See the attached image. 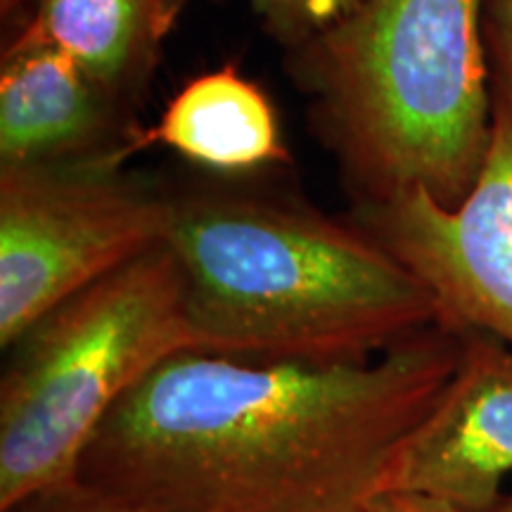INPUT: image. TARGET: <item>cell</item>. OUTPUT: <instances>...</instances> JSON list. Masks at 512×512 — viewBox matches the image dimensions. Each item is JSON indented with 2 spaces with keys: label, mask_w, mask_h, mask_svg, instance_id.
Returning <instances> with one entry per match:
<instances>
[{
  "label": "cell",
  "mask_w": 512,
  "mask_h": 512,
  "mask_svg": "<svg viewBox=\"0 0 512 512\" xmlns=\"http://www.w3.org/2000/svg\"><path fill=\"white\" fill-rule=\"evenodd\" d=\"M280 36H316L354 8L356 0H249Z\"/></svg>",
  "instance_id": "obj_11"
},
{
  "label": "cell",
  "mask_w": 512,
  "mask_h": 512,
  "mask_svg": "<svg viewBox=\"0 0 512 512\" xmlns=\"http://www.w3.org/2000/svg\"><path fill=\"white\" fill-rule=\"evenodd\" d=\"M361 512H465L434 496L408 491H377L363 503Z\"/></svg>",
  "instance_id": "obj_13"
},
{
  "label": "cell",
  "mask_w": 512,
  "mask_h": 512,
  "mask_svg": "<svg viewBox=\"0 0 512 512\" xmlns=\"http://www.w3.org/2000/svg\"><path fill=\"white\" fill-rule=\"evenodd\" d=\"M0 377V512L76 479L112 408L166 358L192 351L185 280L152 247L36 320Z\"/></svg>",
  "instance_id": "obj_4"
},
{
  "label": "cell",
  "mask_w": 512,
  "mask_h": 512,
  "mask_svg": "<svg viewBox=\"0 0 512 512\" xmlns=\"http://www.w3.org/2000/svg\"><path fill=\"white\" fill-rule=\"evenodd\" d=\"M358 226L430 287L446 325L512 349V88L498 95L482 171L456 207L408 190L363 202Z\"/></svg>",
  "instance_id": "obj_6"
},
{
  "label": "cell",
  "mask_w": 512,
  "mask_h": 512,
  "mask_svg": "<svg viewBox=\"0 0 512 512\" xmlns=\"http://www.w3.org/2000/svg\"><path fill=\"white\" fill-rule=\"evenodd\" d=\"M482 0H361L313 36L306 72L332 143L382 202L425 190L456 207L494 128Z\"/></svg>",
  "instance_id": "obj_3"
},
{
  "label": "cell",
  "mask_w": 512,
  "mask_h": 512,
  "mask_svg": "<svg viewBox=\"0 0 512 512\" xmlns=\"http://www.w3.org/2000/svg\"><path fill=\"white\" fill-rule=\"evenodd\" d=\"M110 98L72 57L15 38L0 69V164L53 166L100 157Z\"/></svg>",
  "instance_id": "obj_8"
},
{
  "label": "cell",
  "mask_w": 512,
  "mask_h": 512,
  "mask_svg": "<svg viewBox=\"0 0 512 512\" xmlns=\"http://www.w3.org/2000/svg\"><path fill=\"white\" fill-rule=\"evenodd\" d=\"M171 200L102 157L0 169V347L166 242Z\"/></svg>",
  "instance_id": "obj_5"
},
{
  "label": "cell",
  "mask_w": 512,
  "mask_h": 512,
  "mask_svg": "<svg viewBox=\"0 0 512 512\" xmlns=\"http://www.w3.org/2000/svg\"><path fill=\"white\" fill-rule=\"evenodd\" d=\"M5 512H138L128 508L117 498L102 494L93 486L72 479V482L53 486V489L41 491V494L17 503L15 508Z\"/></svg>",
  "instance_id": "obj_12"
},
{
  "label": "cell",
  "mask_w": 512,
  "mask_h": 512,
  "mask_svg": "<svg viewBox=\"0 0 512 512\" xmlns=\"http://www.w3.org/2000/svg\"><path fill=\"white\" fill-rule=\"evenodd\" d=\"M498 22H501V43L505 50V79H508V86L512 88V0H503L501 15H498Z\"/></svg>",
  "instance_id": "obj_14"
},
{
  "label": "cell",
  "mask_w": 512,
  "mask_h": 512,
  "mask_svg": "<svg viewBox=\"0 0 512 512\" xmlns=\"http://www.w3.org/2000/svg\"><path fill=\"white\" fill-rule=\"evenodd\" d=\"M489 512H512V496H503Z\"/></svg>",
  "instance_id": "obj_16"
},
{
  "label": "cell",
  "mask_w": 512,
  "mask_h": 512,
  "mask_svg": "<svg viewBox=\"0 0 512 512\" xmlns=\"http://www.w3.org/2000/svg\"><path fill=\"white\" fill-rule=\"evenodd\" d=\"M169 19L166 0H38L17 38L57 48L114 95L143 69Z\"/></svg>",
  "instance_id": "obj_10"
},
{
  "label": "cell",
  "mask_w": 512,
  "mask_h": 512,
  "mask_svg": "<svg viewBox=\"0 0 512 512\" xmlns=\"http://www.w3.org/2000/svg\"><path fill=\"white\" fill-rule=\"evenodd\" d=\"M460 344L437 323L342 366L183 351L112 408L76 479L138 512H361Z\"/></svg>",
  "instance_id": "obj_1"
},
{
  "label": "cell",
  "mask_w": 512,
  "mask_h": 512,
  "mask_svg": "<svg viewBox=\"0 0 512 512\" xmlns=\"http://www.w3.org/2000/svg\"><path fill=\"white\" fill-rule=\"evenodd\" d=\"M460 335L456 373L396 448L377 491L425 494L465 512H489L512 475V349L484 332Z\"/></svg>",
  "instance_id": "obj_7"
},
{
  "label": "cell",
  "mask_w": 512,
  "mask_h": 512,
  "mask_svg": "<svg viewBox=\"0 0 512 512\" xmlns=\"http://www.w3.org/2000/svg\"><path fill=\"white\" fill-rule=\"evenodd\" d=\"M150 143L216 171H252L287 159L271 102L230 67L190 81L131 150Z\"/></svg>",
  "instance_id": "obj_9"
},
{
  "label": "cell",
  "mask_w": 512,
  "mask_h": 512,
  "mask_svg": "<svg viewBox=\"0 0 512 512\" xmlns=\"http://www.w3.org/2000/svg\"><path fill=\"white\" fill-rule=\"evenodd\" d=\"M24 3H29V0H0V5H3V15H10V12L22 8Z\"/></svg>",
  "instance_id": "obj_15"
},
{
  "label": "cell",
  "mask_w": 512,
  "mask_h": 512,
  "mask_svg": "<svg viewBox=\"0 0 512 512\" xmlns=\"http://www.w3.org/2000/svg\"><path fill=\"white\" fill-rule=\"evenodd\" d=\"M166 245L192 351L256 363H368L444 323L437 297L368 230L235 192L174 197Z\"/></svg>",
  "instance_id": "obj_2"
}]
</instances>
